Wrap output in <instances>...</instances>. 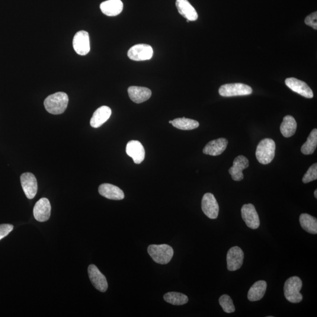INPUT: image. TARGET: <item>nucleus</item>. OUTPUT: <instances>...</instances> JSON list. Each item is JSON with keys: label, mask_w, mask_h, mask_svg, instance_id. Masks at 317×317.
<instances>
[{"label": "nucleus", "mask_w": 317, "mask_h": 317, "mask_svg": "<svg viewBox=\"0 0 317 317\" xmlns=\"http://www.w3.org/2000/svg\"><path fill=\"white\" fill-rule=\"evenodd\" d=\"M69 102L65 93L59 92L49 95L45 99L44 104L47 112L53 115L62 114L65 112Z\"/></svg>", "instance_id": "f257e3e1"}, {"label": "nucleus", "mask_w": 317, "mask_h": 317, "mask_svg": "<svg viewBox=\"0 0 317 317\" xmlns=\"http://www.w3.org/2000/svg\"><path fill=\"white\" fill-rule=\"evenodd\" d=\"M302 286V281L299 277L293 276L287 279L284 287V296L287 300L292 303L302 302L303 297L300 291Z\"/></svg>", "instance_id": "f03ea898"}, {"label": "nucleus", "mask_w": 317, "mask_h": 317, "mask_svg": "<svg viewBox=\"0 0 317 317\" xmlns=\"http://www.w3.org/2000/svg\"><path fill=\"white\" fill-rule=\"evenodd\" d=\"M275 143L273 139L265 138L260 141L256 149L257 161L263 165L270 163L274 158Z\"/></svg>", "instance_id": "7ed1b4c3"}, {"label": "nucleus", "mask_w": 317, "mask_h": 317, "mask_svg": "<svg viewBox=\"0 0 317 317\" xmlns=\"http://www.w3.org/2000/svg\"><path fill=\"white\" fill-rule=\"evenodd\" d=\"M148 252L153 260L160 264L169 263L174 256V249L168 245H152L148 248Z\"/></svg>", "instance_id": "20e7f679"}, {"label": "nucleus", "mask_w": 317, "mask_h": 317, "mask_svg": "<svg viewBox=\"0 0 317 317\" xmlns=\"http://www.w3.org/2000/svg\"><path fill=\"white\" fill-rule=\"evenodd\" d=\"M219 92V94L223 97H232L251 95L252 94L253 89L248 85L236 83V84H228L221 86Z\"/></svg>", "instance_id": "39448f33"}, {"label": "nucleus", "mask_w": 317, "mask_h": 317, "mask_svg": "<svg viewBox=\"0 0 317 317\" xmlns=\"http://www.w3.org/2000/svg\"><path fill=\"white\" fill-rule=\"evenodd\" d=\"M153 50L148 44H137L128 51L127 56L130 60L136 62L149 60L152 59Z\"/></svg>", "instance_id": "423d86ee"}, {"label": "nucleus", "mask_w": 317, "mask_h": 317, "mask_svg": "<svg viewBox=\"0 0 317 317\" xmlns=\"http://www.w3.org/2000/svg\"><path fill=\"white\" fill-rule=\"evenodd\" d=\"M201 209L205 215L209 218H217L219 213V206L212 193H207L204 195L201 201Z\"/></svg>", "instance_id": "0eeeda50"}, {"label": "nucleus", "mask_w": 317, "mask_h": 317, "mask_svg": "<svg viewBox=\"0 0 317 317\" xmlns=\"http://www.w3.org/2000/svg\"><path fill=\"white\" fill-rule=\"evenodd\" d=\"M241 213L243 220L249 228L254 230L258 228L260 226V219L254 204L249 203L243 205Z\"/></svg>", "instance_id": "6e6552de"}, {"label": "nucleus", "mask_w": 317, "mask_h": 317, "mask_svg": "<svg viewBox=\"0 0 317 317\" xmlns=\"http://www.w3.org/2000/svg\"><path fill=\"white\" fill-rule=\"evenodd\" d=\"M244 253L238 246L230 248L227 254V267L230 271L239 270L242 266Z\"/></svg>", "instance_id": "1a4fd4ad"}, {"label": "nucleus", "mask_w": 317, "mask_h": 317, "mask_svg": "<svg viewBox=\"0 0 317 317\" xmlns=\"http://www.w3.org/2000/svg\"><path fill=\"white\" fill-rule=\"evenodd\" d=\"M73 47L80 56H86L90 51V43L88 32L80 31L75 35L73 39Z\"/></svg>", "instance_id": "9d476101"}, {"label": "nucleus", "mask_w": 317, "mask_h": 317, "mask_svg": "<svg viewBox=\"0 0 317 317\" xmlns=\"http://www.w3.org/2000/svg\"><path fill=\"white\" fill-rule=\"evenodd\" d=\"M88 271L89 279L93 286L101 292H105L108 289V284L105 275L94 264L89 265Z\"/></svg>", "instance_id": "9b49d317"}, {"label": "nucleus", "mask_w": 317, "mask_h": 317, "mask_svg": "<svg viewBox=\"0 0 317 317\" xmlns=\"http://www.w3.org/2000/svg\"><path fill=\"white\" fill-rule=\"evenodd\" d=\"M21 184L25 196L32 199L37 194L38 190L37 181L35 176L31 173H24L21 176Z\"/></svg>", "instance_id": "f8f14e48"}, {"label": "nucleus", "mask_w": 317, "mask_h": 317, "mask_svg": "<svg viewBox=\"0 0 317 317\" xmlns=\"http://www.w3.org/2000/svg\"><path fill=\"white\" fill-rule=\"evenodd\" d=\"M51 206L50 201L47 198H42L38 200L34 207L33 213L35 219L38 222H47L51 216Z\"/></svg>", "instance_id": "ddd939ff"}, {"label": "nucleus", "mask_w": 317, "mask_h": 317, "mask_svg": "<svg viewBox=\"0 0 317 317\" xmlns=\"http://www.w3.org/2000/svg\"><path fill=\"white\" fill-rule=\"evenodd\" d=\"M286 85L294 92L297 93L307 98H313V92L310 86L301 80L295 78H289L286 79Z\"/></svg>", "instance_id": "4468645a"}, {"label": "nucleus", "mask_w": 317, "mask_h": 317, "mask_svg": "<svg viewBox=\"0 0 317 317\" xmlns=\"http://www.w3.org/2000/svg\"><path fill=\"white\" fill-rule=\"evenodd\" d=\"M249 166V162L246 157L240 155L234 160L233 165L229 169V174L232 176L234 181H241L244 178L243 174V170L248 168Z\"/></svg>", "instance_id": "2eb2a0df"}, {"label": "nucleus", "mask_w": 317, "mask_h": 317, "mask_svg": "<svg viewBox=\"0 0 317 317\" xmlns=\"http://www.w3.org/2000/svg\"><path fill=\"white\" fill-rule=\"evenodd\" d=\"M126 152L133 160L136 164H140L145 159V150L139 141L131 140L127 143Z\"/></svg>", "instance_id": "dca6fc26"}, {"label": "nucleus", "mask_w": 317, "mask_h": 317, "mask_svg": "<svg viewBox=\"0 0 317 317\" xmlns=\"http://www.w3.org/2000/svg\"><path fill=\"white\" fill-rule=\"evenodd\" d=\"M128 95L134 103L141 104L151 97L152 91L148 88L132 86L127 89Z\"/></svg>", "instance_id": "f3484780"}, {"label": "nucleus", "mask_w": 317, "mask_h": 317, "mask_svg": "<svg viewBox=\"0 0 317 317\" xmlns=\"http://www.w3.org/2000/svg\"><path fill=\"white\" fill-rule=\"evenodd\" d=\"M98 191L101 196L108 199L120 200L125 197L124 191L116 186L111 184H102L99 186Z\"/></svg>", "instance_id": "a211bd4d"}, {"label": "nucleus", "mask_w": 317, "mask_h": 317, "mask_svg": "<svg viewBox=\"0 0 317 317\" xmlns=\"http://www.w3.org/2000/svg\"><path fill=\"white\" fill-rule=\"evenodd\" d=\"M227 145H228V140L225 138L211 140L205 146L203 152L206 155L218 156L225 151Z\"/></svg>", "instance_id": "6ab92c4d"}, {"label": "nucleus", "mask_w": 317, "mask_h": 317, "mask_svg": "<svg viewBox=\"0 0 317 317\" xmlns=\"http://www.w3.org/2000/svg\"><path fill=\"white\" fill-rule=\"evenodd\" d=\"M176 6L179 14L187 20L194 21L197 20V12L188 0H176Z\"/></svg>", "instance_id": "aec40b11"}, {"label": "nucleus", "mask_w": 317, "mask_h": 317, "mask_svg": "<svg viewBox=\"0 0 317 317\" xmlns=\"http://www.w3.org/2000/svg\"><path fill=\"white\" fill-rule=\"evenodd\" d=\"M111 114V109L107 106L99 107L92 115L90 121L91 126L94 128L101 127L109 120Z\"/></svg>", "instance_id": "412c9836"}, {"label": "nucleus", "mask_w": 317, "mask_h": 317, "mask_svg": "<svg viewBox=\"0 0 317 317\" xmlns=\"http://www.w3.org/2000/svg\"><path fill=\"white\" fill-rule=\"evenodd\" d=\"M123 8L124 4L121 0H108L100 5L101 11L110 17L119 15L123 11Z\"/></svg>", "instance_id": "4be33fe9"}, {"label": "nucleus", "mask_w": 317, "mask_h": 317, "mask_svg": "<svg viewBox=\"0 0 317 317\" xmlns=\"http://www.w3.org/2000/svg\"><path fill=\"white\" fill-rule=\"evenodd\" d=\"M267 284L266 281L260 280L253 285L250 289L248 298L251 302H257L263 298L267 290Z\"/></svg>", "instance_id": "5701e85b"}, {"label": "nucleus", "mask_w": 317, "mask_h": 317, "mask_svg": "<svg viewBox=\"0 0 317 317\" xmlns=\"http://www.w3.org/2000/svg\"><path fill=\"white\" fill-rule=\"evenodd\" d=\"M297 127V122L294 118L290 115H287L284 117L283 123L281 124V133L286 137L293 136L296 132Z\"/></svg>", "instance_id": "b1692460"}, {"label": "nucleus", "mask_w": 317, "mask_h": 317, "mask_svg": "<svg viewBox=\"0 0 317 317\" xmlns=\"http://www.w3.org/2000/svg\"><path fill=\"white\" fill-rule=\"evenodd\" d=\"M300 223L302 228L313 235L317 233V220L309 214L303 213L300 216Z\"/></svg>", "instance_id": "393cba45"}, {"label": "nucleus", "mask_w": 317, "mask_h": 317, "mask_svg": "<svg viewBox=\"0 0 317 317\" xmlns=\"http://www.w3.org/2000/svg\"><path fill=\"white\" fill-rule=\"evenodd\" d=\"M172 124L178 129L184 130L196 129L199 126L197 121L186 118H177L172 121Z\"/></svg>", "instance_id": "a878e982"}, {"label": "nucleus", "mask_w": 317, "mask_h": 317, "mask_svg": "<svg viewBox=\"0 0 317 317\" xmlns=\"http://www.w3.org/2000/svg\"><path fill=\"white\" fill-rule=\"evenodd\" d=\"M317 146V129H315L310 133L306 142L302 147V152L304 155H312L315 152Z\"/></svg>", "instance_id": "bb28decb"}, {"label": "nucleus", "mask_w": 317, "mask_h": 317, "mask_svg": "<svg viewBox=\"0 0 317 317\" xmlns=\"http://www.w3.org/2000/svg\"><path fill=\"white\" fill-rule=\"evenodd\" d=\"M163 298L165 302L174 306L184 305L188 303L189 301L188 297L185 294L176 292L166 293Z\"/></svg>", "instance_id": "cd10ccee"}, {"label": "nucleus", "mask_w": 317, "mask_h": 317, "mask_svg": "<svg viewBox=\"0 0 317 317\" xmlns=\"http://www.w3.org/2000/svg\"><path fill=\"white\" fill-rule=\"evenodd\" d=\"M219 304L224 312L226 313H232L235 312V307L231 297L226 294L221 296L219 299Z\"/></svg>", "instance_id": "c85d7f7f"}, {"label": "nucleus", "mask_w": 317, "mask_h": 317, "mask_svg": "<svg viewBox=\"0 0 317 317\" xmlns=\"http://www.w3.org/2000/svg\"><path fill=\"white\" fill-rule=\"evenodd\" d=\"M317 179V164L315 163L310 166L306 174L304 175L303 178L304 184H308L309 182L316 181Z\"/></svg>", "instance_id": "c756f323"}, {"label": "nucleus", "mask_w": 317, "mask_h": 317, "mask_svg": "<svg viewBox=\"0 0 317 317\" xmlns=\"http://www.w3.org/2000/svg\"><path fill=\"white\" fill-rule=\"evenodd\" d=\"M305 23L312 27L315 30H317V11L313 12L312 14L307 16L305 19Z\"/></svg>", "instance_id": "7c9ffc66"}, {"label": "nucleus", "mask_w": 317, "mask_h": 317, "mask_svg": "<svg viewBox=\"0 0 317 317\" xmlns=\"http://www.w3.org/2000/svg\"><path fill=\"white\" fill-rule=\"evenodd\" d=\"M14 226L9 224L0 225V240L8 235V234L13 230Z\"/></svg>", "instance_id": "2f4dec72"}, {"label": "nucleus", "mask_w": 317, "mask_h": 317, "mask_svg": "<svg viewBox=\"0 0 317 317\" xmlns=\"http://www.w3.org/2000/svg\"><path fill=\"white\" fill-rule=\"evenodd\" d=\"M315 196L316 198H317V190L315 191Z\"/></svg>", "instance_id": "473e14b6"}, {"label": "nucleus", "mask_w": 317, "mask_h": 317, "mask_svg": "<svg viewBox=\"0 0 317 317\" xmlns=\"http://www.w3.org/2000/svg\"><path fill=\"white\" fill-rule=\"evenodd\" d=\"M169 124H172V121H170L169 122Z\"/></svg>", "instance_id": "72a5a7b5"}]
</instances>
